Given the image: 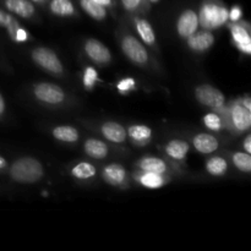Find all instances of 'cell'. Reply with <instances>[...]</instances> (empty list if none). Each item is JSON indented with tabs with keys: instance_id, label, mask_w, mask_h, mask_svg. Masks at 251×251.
<instances>
[{
	"instance_id": "obj_32",
	"label": "cell",
	"mask_w": 251,
	"mask_h": 251,
	"mask_svg": "<svg viewBox=\"0 0 251 251\" xmlns=\"http://www.w3.org/2000/svg\"><path fill=\"white\" fill-rule=\"evenodd\" d=\"M135 87H136V81L131 77L123 78V80H120L117 85V90L119 91L122 95L131 92L132 90H135Z\"/></svg>"
},
{
	"instance_id": "obj_17",
	"label": "cell",
	"mask_w": 251,
	"mask_h": 251,
	"mask_svg": "<svg viewBox=\"0 0 251 251\" xmlns=\"http://www.w3.org/2000/svg\"><path fill=\"white\" fill-rule=\"evenodd\" d=\"M189 150L190 145L184 140H172L164 147L166 153L174 161H184L188 156Z\"/></svg>"
},
{
	"instance_id": "obj_34",
	"label": "cell",
	"mask_w": 251,
	"mask_h": 251,
	"mask_svg": "<svg viewBox=\"0 0 251 251\" xmlns=\"http://www.w3.org/2000/svg\"><path fill=\"white\" fill-rule=\"evenodd\" d=\"M12 15L9 14V12L4 11V10L0 9V27H6L7 24H9V21L11 20Z\"/></svg>"
},
{
	"instance_id": "obj_40",
	"label": "cell",
	"mask_w": 251,
	"mask_h": 251,
	"mask_svg": "<svg viewBox=\"0 0 251 251\" xmlns=\"http://www.w3.org/2000/svg\"><path fill=\"white\" fill-rule=\"evenodd\" d=\"M33 1H36V2H43V1H46V0H33Z\"/></svg>"
},
{
	"instance_id": "obj_23",
	"label": "cell",
	"mask_w": 251,
	"mask_h": 251,
	"mask_svg": "<svg viewBox=\"0 0 251 251\" xmlns=\"http://www.w3.org/2000/svg\"><path fill=\"white\" fill-rule=\"evenodd\" d=\"M49 9L51 14L59 17H71L76 15V9L71 0H50Z\"/></svg>"
},
{
	"instance_id": "obj_11",
	"label": "cell",
	"mask_w": 251,
	"mask_h": 251,
	"mask_svg": "<svg viewBox=\"0 0 251 251\" xmlns=\"http://www.w3.org/2000/svg\"><path fill=\"white\" fill-rule=\"evenodd\" d=\"M188 47L191 50L196 53H202L208 50L215 44V36L210 29H202V31L194 32L188 38Z\"/></svg>"
},
{
	"instance_id": "obj_33",
	"label": "cell",
	"mask_w": 251,
	"mask_h": 251,
	"mask_svg": "<svg viewBox=\"0 0 251 251\" xmlns=\"http://www.w3.org/2000/svg\"><path fill=\"white\" fill-rule=\"evenodd\" d=\"M242 16H243V10H242V7L238 6V5L233 6L232 9L228 11V20H230L232 22L240 21Z\"/></svg>"
},
{
	"instance_id": "obj_29",
	"label": "cell",
	"mask_w": 251,
	"mask_h": 251,
	"mask_svg": "<svg viewBox=\"0 0 251 251\" xmlns=\"http://www.w3.org/2000/svg\"><path fill=\"white\" fill-rule=\"evenodd\" d=\"M233 164L243 173H250L251 172V156L244 152H234L232 156Z\"/></svg>"
},
{
	"instance_id": "obj_13",
	"label": "cell",
	"mask_w": 251,
	"mask_h": 251,
	"mask_svg": "<svg viewBox=\"0 0 251 251\" xmlns=\"http://www.w3.org/2000/svg\"><path fill=\"white\" fill-rule=\"evenodd\" d=\"M102 178L105 183L113 186L124 185L126 181V171L119 163H110L104 167L102 172Z\"/></svg>"
},
{
	"instance_id": "obj_25",
	"label": "cell",
	"mask_w": 251,
	"mask_h": 251,
	"mask_svg": "<svg viewBox=\"0 0 251 251\" xmlns=\"http://www.w3.org/2000/svg\"><path fill=\"white\" fill-rule=\"evenodd\" d=\"M80 5L83 11L88 16L92 17V19L100 21V20H104L107 17V10H105V7L97 4V2L92 1V0H80Z\"/></svg>"
},
{
	"instance_id": "obj_12",
	"label": "cell",
	"mask_w": 251,
	"mask_h": 251,
	"mask_svg": "<svg viewBox=\"0 0 251 251\" xmlns=\"http://www.w3.org/2000/svg\"><path fill=\"white\" fill-rule=\"evenodd\" d=\"M2 4L11 14L22 19H32L36 15V7L29 0H2Z\"/></svg>"
},
{
	"instance_id": "obj_8",
	"label": "cell",
	"mask_w": 251,
	"mask_h": 251,
	"mask_svg": "<svg viewBox=\"0 0 251 251\" xmlns=\"http://www.w3.org/2000/svg\"><path fill=\"white\" fill-rule=\"evenodd\" d=\"M85 53L97 65H108L112 61V53L105 44L98 39H87L85 42Z\"/></svg>"
},
{
	"instance_id": "obj_36",
	"label": "cell",
	"mask_w": 251,
	"mask_h": 251,
	"mask_svg": "<svg viewBox=\"0 0 251 251\" xmlns=\"http://www.w3.org/2000/svg\"><path fill=\"white\" fill-rule=\"evenodd\" d=\"M92 1L97 2V4L102 5V6H104V7H112L113 4H114V2H113V0H92Z\"/></svg>"
},
{
	"instance_id": "obj_41",
	"label": "cell",
	"mask_w": 251,
	"mask_h": 251,
	"mask_svg": "<svg viewBox=\"0 0 251 251\" xmlns=\"http://www.w3.org/2000/svg\"><path fill=\"white\" fill-rule=\"evenodd\" d=\"M149 1H151V2H157V1H159V0H149Z\"/></svg>"
},
{
	"instance_id": "obj_21",
	"label": "cell",
	"mask_w": 251,
	"mask_h": 251,
	"mask_svg": "<svg viewBox=\"0 0 251 251\" xmlns=\"http://www.w3.org/2000/svg\"><path fill=\"white\" fill-rule=\"evenodd\" d=\"M137 180L142 186L147 189H159L167 184V179L164 174L151 173V172L141 171V174L137 176Z\"/></svg>"
},
{
	"instance_id": "obj_39",
	"label": "cell",
	"mask_w": 251,
	"mask_h": 251,
	"mask_svg": "<svg viewBox=\"0 0 251 251\" xmlns=\"http://www.w3.org/2000/svg\"><path fill=\"white\" fill-rule=\"evenodd\" d=\"M6 166H7V161L4 158V157L0 156V171L4 168H6Z\"/></svg>"
},
{
	"instance_id": "obj_1",
	"label": "cell",
	"mask_w": 251,
	"mask_h": 251,
	"mask_svg": "<svg viewBox=\"0 0 251 251\" xmlns=\"http://www.w3.org/2000/svg\"><path fill=\"white\" fill-rule=\"evenodd\" d=\"M9 173L12 180L16 183L33 184L41 180L44 176V168L38 159L33 157H22L11 164Z\"/></svg>"
},
{
	"instance_id": "obj_27",
	"label": "cell",
	"mask_w": 251,
	"mask_h": 251,
	"mask_svg": "<svg viewBox=\"0 0 251 251\" xmlns=\"http://www.w3.org/2000/svg\"><path fill=\"white\" fill-rule=\"evenodd\" d=\"M206 169L213 176H222L228 171V162L223 157H212L206 162Z\"/></svg>"
},
{
	"instance_id": "obj_35",
	"label": "cell",
	"mask_w": 251,
	"mask_h": 251,
	"mask_svg": "<svg viewBox=\"0 0 251 251\" xmlns=\"http://www.w3.org/2000/svg\"><path fill=\"white\" fill-rule=\"evenodd\" d=\"M243 146H244V150L247 151V153L250 154L251 153V135H248V136L245 137Z\"/></svg>"
},
{
	"instance_id": "obj_18",
	"label": "cell",
	"mask_w": 251,
	"mask_h": 251,
	"mask_svg": "<svg viewBox=\"0 0 251 251\" xmlns=\"http://www.w3.org/2000/svg\"><path fill=\"white\" fill-rule=\"evenodd\" d=\"M152 129L147 125L142 124H136L131 125L127 130V135L130 136L131 141L134 142L135 145H139V146H145L150 142L152 137Z\"/></svg>"
},
{
	"instance_id": "obj_15",
	"label": "cell",
	"mask_w": 251,
	"mask_h": 251,
	"mask_svg": "<svg viewBox=\"0 0 251 251\" xmlns=\"http://www.w3.org/2000/svg\"><path fill=\"white\" fill-rule=\"evenodd\" d=\"M193 145L196 149V151H199L202 154H208L217 151L218 146H220V142H218V140L212 134L200 132V134L194 136Z\"/></svg>"
},
{
	"instance_id": "obj_10",
	"label": "cell",
	"mask_w": 251,
	"mask_h": 251,
	"mask_svg": "<svg viewBox=\"0 0 251 251\" xmlns=\"http://www.w3.org/2000/svg\"><path fill=\"white\" fill-rule=\"evenodd\" d=\"M199 16L198 12L193 9H186L179 15L176 21V32L180 38H188L189 36L198 31Z\"/></svg>"
},
{
	"instance_id": "obj_5",
	"label": "cell",
	"mask_w": 251,
	"mask_h": 251,
	"mask_svg": "<svg viewBox=\"0 0 251 251\" xmlns=\"http://www.w3.org/2000/svg\"><path fill=\"white\" fill-rule=\"evenodd\" d=\"M33 95L39 102L46 104L58 105L65 100V92L63 88L49 82L37 83L33 87Z\"/></svg>"
},
{
	"instance_id": "obj_9",
	"label": "cell",
	"mask_w": 251,
	"mask_h": 251,
	"mask_svg": "<svg viewBox=\"0 0 251 251\" xmlns=\"http://www.w3.org/2000/svg\"><path fill=\"white\" fill-rule=\"evenodd\" d=\"M228 120L232 124L233 129L238 132L248 131L251 126V112L242 103H234L230 107Z\"/></svg>"
},
{
	"instance_id": "obj_31",
	"label": "cell",
	"mask_w": 251,
	"mask_h": 251,
	"mask_svg": "<svg viewBox=\"0 0 251 251\" xmlns=\"http://www.w3.org/2000/svg\"><path fill=\"white\" fill-rule=\"evenodd\" d=\"M123 6L130 12H137L149 7V0H122Z\"/></svg>"
},
{
	"instance_id": "obj_30",
	"label": "cell",
	"mask_w": 251,
	"mask_h": 251,
	"mask_svg": "<svg viewBox=\"0 0 251 251\" xmlns=\"http://www.w3.org/2000/svg\"><path fill=\"white\" fill-rule=\"evenodd\" d=\"M83 86H85L87 90H91L92 87H95V85L98 81V73L95 68L92 66H87L83 71Z\"/></svg>"
},
{
	"instance_id": "obj_16",
	"label": "cell",
	"mask_w": 251,
	"mask_h": 251,
	"mask_svg": "<svg viewBox=\"0 0 251 251\" xmlns=\"http://www.w3.org/2000/svg\"><path fill=\"white\" fill-rule=\"evenodd\" d=\"M135 27H136L137 34H139L140 38L142 39V42H144L146 46L156 47V33H154L153 27L151 26V24H150L147 20L137 17V19H135Z\"/></svg>"
},
{
	"instance_id": "obj_4",
	"label": "cell",
	"mask_w": 251,
	"mask_h": 251,
	"mask_svg": "<svg viewBox=\"0 0 251 251\" xmlns=\"http://www.w3.org/2000/svg\"><path fill=\"white\" fill-rule=\"evenodd\" d=\"M31 56L32 60H33L39 68L46 70L47 73L56 76L63 75V64H61L59 56L56 55L51 49L46 48V47H37V48H34L33 50H32Z\"/></svg>"
},
{
	"instance_id": "obj_22",
	"label": "cell",
	"mask_w": 251,
	"mask_h": 251,
	"mask_svg": "<svg viewBox=\"0 0 251 251\" xmlns=\"http://www.w3.org/2000/svg\"><path fill=\"white\" fill-rule=\"evenodd\" d=\"M5 29L7 31V34L11 38V41H14L15 43H25V42H27L29 39L28 31L22 28V26L17 21L16 17H11V20L9 21L7 26L5 27Z\"/></svg>"
},
{
	"instance_id": "obj_14",
	"label": "cell",
	"mask_w": 251,
	"mask_h": 251,
	"mask_svg": "<svg viewBox=\"0 0 251 251\" xmlns=\"http://www.w3.org/2000/svg\"><path fill=\"white\" fill-rule=\"evenodd\" d=\"M100 132L103 136L110 142L114 144H123L125 142L127 132L122 124L115 122H107L100 126Z\"/></svg>"
},
{
	"instance_id": "obj_7",
	"label": "cell",
	"mask_w": 251,
	"mask_h": 251,
	"mask_svg": "<svg viewBox=\"0 0 251 251\" xmlns=\"http://www.w3.org/2000/svg\"><path fill=\"white\" fill-rule=\"evenodd\" d=\"M229 32L232 36V42L240 53L245 55L251 54V39H250V29L247 24H240L232 22L229 25Z\"/></svg>"
},
{
	"instance_id": "obj_6",
	"label": "cell",
	"mask_w": 251,
	"mask_h": 251,
	"mask_svg": "<svg viewBox=\"0 0 251 251\" xmlns=\"http://www.w3.org/2000/svg\"><path fill=\"white\" fill-rule=\"evenodd\" d=\"M195 97L202 105L218 110L225 107L226 97L218 88L211 85H201L195 88Z\"/></svg>"
},
{
	"instance_id": "obj_37",
	"label": "cell",
	"mask_w": 251,
	"mask_h": 251,
	"mask_svg": "<svg viewBox=\"0 0 251 251\" xmlns=\"http://www.w3.org/2000/svg\"><path fill=\"white\" fill-rule=\"evenodd\" d=\"M5 108H6V105H5V100H4V97H2L1 93H0V117L4 114Z\"/></svg>"
},
{
	"instance_id": "obj_26",
	"label": "cell",
	"mask_w": 251,
	"mask_h": 251,
	"mask_svg": "<svg viewBox=\"0 0 251 251\" xmlns=\"http://www.w3.org/2000/svg\"><path fill=\"white\" fill-rule=\"evenodd\" d=\"M97 174V169L88 162H80L71 169V176L78 180H88Z\"/></svg>"
},
{
	"instance_id": "obj_19",
	"label": "cell",
	"mask_w": 251,
	"mask_h": 251,
	"mask_svg": "<svg viewBox=\"0 0 251 251\" xmlns=\"http://www.w3.org/2000/svg\"><path fill=\"white\" fill-rule=\"evenodd\" d=\"M83 151L87 156H90L91 158L95 159H103L108 156V150L107 144H104L103 141L97 139H88L86 140L85 144H83Z\"/></svg>"
},
{
	"instance_id": "obj_24",
	"label": "cell",
	"mask_w": 251,
	"mask_h": 251,
	"mask_svg": "<svg viewBox=\"0 0 251 251\" xmlns=\"http://www.w3.org/2000/svg\"><path fill=\"white\" fill-rule=\"evenodd\" d=\"M51 134L59 141L69 142V144L76 142L78 140V137H80L77 129H75L73 126H69V125H60V126L54 127Z\"/></svg>"
},
{
	"instance_id": "obj_20",
	"label": "cell",
	"mask_w": 251,
	"mask_h": 251,
	"mask_svg": "<svg viewBox=\"0 0 251 251\" xmlns=\"http://www.w3.org/2000/svg\"><path fill=\"white\" fill-rule=\"evenodd\" d=\"M137 168L142 172H151V173L166 174L168 166L166 162L157 157H144L137 162Z\"/></svg>"
},
{
	"instance_id": "obj_3",
	"label": "cell",
	"mask_w": 251,
	"mask_h": 251,
	"mask_svg": "<svg viewBox=\"0 0 251 251\" xmlns=\"http://www.w3.org/2000/svg\"><path fill=\"white\" fill-rule=\"evenodd\" d=\"M120 47H122L123 53L126 55L131 63L137 66H146L150 60V55L147 53V49L144 44L139 41L132 34L126 33L120 39Z\"/></svg>"
},
{
	"instance_id": "obj_38",
	"label": "cell",
	"mask_w": 251,
	"mask_h": 251,
	"mask_svg": "<svg viewBox=\"0 0 251 251\" xmlns=\"http://www.w3.org/2000/svg\"><path fill=\"white\" fill-rule=\"evenodd\" d=\"M240 103H242V104L244 105V107L247 108V109H249L250 112H251V100H250L249 97H245L244 100H240Z\"/></svg>"
},
{
	"instance_id": "obj_28",
	"label": "cell",
	"mask_w": 251,
	"mask_h": 251,
	"mask_svg": "<svg viewBox=\"0 0 251 251\" xmlns=\"http://www.w3.org/2000/svg\"><path fill=\"white\" fill-rule=\"evenodd\" d=\"M203 124L207 129L212 130V131H221L226 126L225 119L217 112L207 113L203 117Z\"/></svg>"
},
{
	"instance_id": "obj_2",
	"label": "cell",
	"mask_w": 251,
	"mask_h": 251,
	"mask_svg": "<svg viewBox=\"0 0 251 251\" xmlns=\"http://www.w3.org/2000/svg\"><path fill=\"white\" fill-rule=\"evenodd\" d=\"M228 11L225 4L218 0H205L198 12L199 25L205 29H216L228 21Z\"/></svg>"
}]
</instances>
